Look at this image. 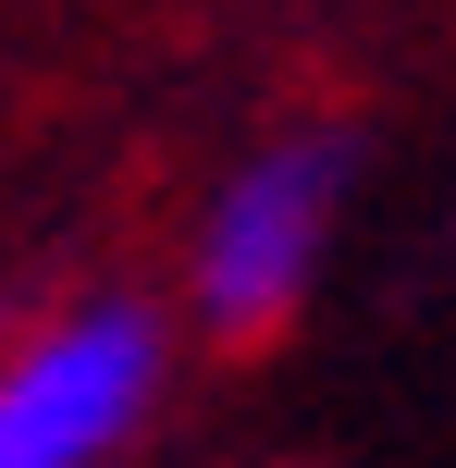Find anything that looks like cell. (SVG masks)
I'll return each instance as SVG.
<instances>
[{"label":"cell","instance_id":"6da1fadb","mask_svg":"<svg viewBox=\"0 0 456 468\" xmlns=\"http://www.w3.org/2000/svg\"><path fill=\"white\" fill-rule=\"evenodd\" d=\"M345 186H358V136H345V123H296V136L247 148L210 186V210H197V259H186L197 333H222V346L284 333L296 296L321 283V259H334Z\"/></svg>","mask_w":456,"mask_h":468},{"label":"cell","instance_id":"7a4b0ae2","mask_svg":"<svg viewBox=\"0 0 456 468\" xmlns=\"http://www.w3.org/2000/svg\"><path fill=\"white\" fill-rule=\"evenodd\" d=\"M161 308L87 296L0 357V468H111L161 407Z\"/></svg>","mask_w":456,"mask_h":468}]
</instances>
